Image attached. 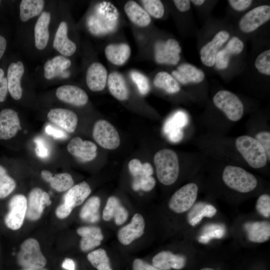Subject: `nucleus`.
<instances>
[{
  "instance_id": "obj_1",
  "label": "nucleus",
  "mask_w": 270,
  "mask_h": 270,
  "mask_svg": "<svg viewBox=\"0 0 270 270\" xmlns=\"http://www.w3.org/2000/svg\"><path fill=\"white\" fill-rule=\"evenodd\" d=\"M119 12L112 3L102 2L94 8L88 20L90 31L96 36H104L114 32L119 23Z\"/></svg>"
},
{
  "instance_id": "obj_2",
  "label": "nucleus",
  "mask_w": 270,
  "mask_h": 270,
  "mask_svg": "<svg viewBox=\"0 0 270 270\" xmlns=\"http://www.w3.org/2000/svg\"><path fill=\"white\" fill-rule=\"evenodd\" d=\"M158 180L162 184L170 186L177 180L180 166L176 152L172 150L164 148L158 150L154 157Z\"/></svg>"
},
{
  "instance_id": "obj_3",
  "label": "nucleus",
  "mask_w": 270,
  "mask_h": 270,
  "mask_svg": "<svg viewBox=\"0 0 270 270\" xmlns=\"http://www.w3.org/2000/svg\"><path fill=\"white\" fill-rule=\"evenodd\" d=\"M235 144L238 151L248 164L254 168L264 166L268 161L266 152L260 143L248 136H242L236 138Z\"/></svg>"
},
{
  "instance_id": "obj_4",
  "label": "nucleus",
  "mask_w": 270,
  "mask_h": 270,
  "mask_svg": "<svg viewBox=\"0 0 270 270\" xmlns=\"http://www.w3.org/2000/svg\"><path fill=\"white\" fill-rule=\"evenodd\" d=\"M222 178L230 188L241 193H248L254 190L258 184L256 178L242 168L227 166L224 168Z\"/></svg>"
},
{
  "instance_id": "obj_5",
  "label": "nucleus",
  "mask_w": 270,
  "mask_h": 270,
  "mask_svg": "<svg viewBox=\"0 0 270 270\" xmlns=\"http://www.w3.org/2000/svg\"><path fill=\"white\" fill-rule=\"evenodd\" d=\"M17 260L23 268H41L46 264L39 242L33 238H28L22 243L18 254Z\"/></svg>"
},
{
  "instance_id": "obj_6",
  "label": "nucleus",
  "mask_w": 270,
  "mask_h": 270,
  "mask_svg": "<svg viewBox=\"0 0 270 270\" xmlns=\"http://www.w3.org/2000/svg\"><path fill=\"white\" fill-rule=\"evenodd\" d=\"M214 105L222 110L230 120L236 122L244 114V105L234 93L226 90L218 92L213 98Z\"/></svg>"
},
{
  "instance_id": "obj_7",
  "label": "nucleus",
  "mask_w": 270,
  "mask_h": 270,
  "mask_svg": "<svg viewBox=\"0 0 270 270\" xmlns=\"http://www.w3.org/2000/svg\"><path fill=\"white\" fill-rule=\"evenodd\" d=\"M198 190V185L194 182L182 186L172 196L168 204L170 209L177 214L188 211L197 198Z\"/></svg>"
},
{
  "instance_id": "obj_8",
  "label": "nucleus",
  "mask_w": 270,
  "mask_h": 270,
  "mask_svg": "<svg viewBox=\"0 0 270 270\" xmlns=\"http://www.w3.org/2000/svg\"><path fill=\"white\" fill-rule=\"evenodd\" d=\"M92 136L94 140L105 149L114 150L120 144V138L116 129L104 120H100L95 122Z\"/></svg>"
},
{
  "instance_id": "obj_9",
  "label": "nucleus",
  "mask_w": 270,
  "mask_h": 270,
  "mask_svg": "<svg viewBox=\"0 0 270 270\" xmlns=\"http://www.w3.org/2000/svg\"><path fill=\"white\" fill-rule=\"evenodd\" d=\"M27 198L22 194L13 196L8 203L9 210L4 218L6 226L12 230L20 229L23 224L27 209Z\"/></svg>"
},
{
  "instance_id": "obj_10",
  "label": "nucleus",
  "mask_w": 270,
  "mask_h": 270,
  "mask_svg": "<svg viewBox=\"0 0 270 270\" xmlns=\"http://www.w3.org/2000/svg\"><path fill=\"white\" fill-rule=\"evenodd\" d=\"M181 48L176 40L158 41L154 46V58L156 62L176 65L180 60Z\"/></svg>"
},
{
  "instance_id": "obj_11",
  "label": "nucleus",
  "mask_w": 270,
  "mask_h": 270,
  "mask_svg": "<svg viewBox=\"0 0 270 270\" xmlns=\"http://www.w3.org/2000/svg\"><path fill=\"white\" fill-rule=\"evenodd\" d=\"M27 200L26 217L32 221L38 220L45 208L52 203L49 194L39 188L31 190Z\"/></svg>"
},
{
  "instance_id": "obj_12",
  "label": "nucleus",
  "mask_w": 270,
  "mask_h": 270,
  "mask_svg": "<svg viewBox=\"0 0 270 270\" xmlns=\"http://www.w3.org/2000/svg\"><path fill=\"white\" fill-rule=\"evenodd\" d=\"M270 18V6L262 5L248 12L239 22L240 29L244 32H250Z\"/></svg>"
},
{
  "instance_id": "obj_13",
  "label": "nucleus",
  "mask_w": 270,
  "mask_h": 270,
  "mask_svg": "<svg viewBox=\"0 0 270 270\" xmlns=\"http://www.w3.org/2000/svg\"><path fill=\"white\" fill-rule=\"evenodd\" d=\"M22 129L18 113L10 108L0 112V140H8L14 137Z\"/></svg>"
},
{
  "instance_id": "obj_14",
  "label": "nucleus",
  "mask_w": 270,
  "mask_h": 270,
  "mask_svg": "<svg viewBox=\"0 0 270 270\" xmlns=\"http://www.w3.org/2000/svg\"><path fill=\"white\" fill-rule=\"evenodd\" d=\"M144 228L145 222L143 216L140 214H136L130 223L118 230V240L122 244L128 245L144 234Z\"/></svg>"
},
{
  "instance_id": "obj_15",
  "label": "nucleus",
  "mask_w": 270,
  "mask_h": 270,
  "mask_svg": "<svg viewBox=\"0 0 270 270\" xmlns=\"http://www.w3.org/2000/svg\"><path fill=\"white\" fill-rule=\"evenodd\" d=\"M67 150L72 156L86 162L94 160L97 155L96 144L90 140H84L78 136L70 140Z\"/></svg>"
},
{
  "instance_id": "obj_16",
  "label": "nucleus",
  "mask_w": 270,
  "mask_h": 270,
  "mask_svg": "<svg viewBox=\"0 0 270 270\" xmlns=\"http://www.w3.org/2000/svg\"><path fill=\"white\" fill-rule=\"evenodd\" d=\"M47 118L50 122L68 132H74L78 126L77 115L68 109H51L48 114Z\"/></svg>"
},
{
  "instance_id": "obj_17",
  "label": "nucleus",
  "mask_w": 270,
  "mask_h": 270,
  "mask_svg": "<svg viewBox=\"0 0 270 270\" xmlns=\"http://www.w3.org/2000/svg\"><path fill=\"white\" fill-rule=\"evenodd\" d=\"M230 34L226 30L218 32L212 40L204 45L200 50L202 62L208 66L214 64L216 57L219 48L229 38Z\"/></svg>"
},
{
  "instance_id": "obj_18",
  "label": "nucleus",
  "mask_w": 270,
  "mask_h": 270,
  "mask_svg": "<svg viewBox=\"0 0 270 270\" xmlns=\"http://www.w3.org/2000/svg\"><path fill=\"white\" fill-rule=\"evenodd\" d=\"M154 169L148 162H145L134 171L131 174L133 179L132 186L135 191L142 190L148 192L152 190L156 185V180L152 174Z\"/></svg>"
},
{
  "instance_id": "obj_19",
  "label": "nucleus",
  "mask_w": 270,
  "mask_h": 270,
  "mask_svg": "<svg viewBox=\"0 0 270 270\" xmlns=\"http://www.w3.org/2000/svg\"><path fill=\"white\" fill-rule=\"evenodd\" d=\"M186 262V258L184 255L168 250L159 252L152 259V264L160 270H181Z\"/></svg>"
},
{
  "instance_id": "obj_20",
  "label": "nucleus",
  "mask_w": 270,
  "mask_h": 270,
  "mask_svg": "<svg viewBox=\"0 0 270 270\" xmlns=\"http://www.w3.org/2000/svg\"><path fill=\"white\" fill-rule=\"evenodd\" d=\"M56 94L61 101L78 106L85 105L88 100L86 93L83 90L72 85H64L58 87Z\"/></svg>"
},
{
  "instance_id": "obj_21",
  "label": "nucleus",
  "mask_w": 270,
  "mask_h": 270,
  "mask_svg": "<svg viewBox=\"0 0 270 270\" xmlns=\"http://www.w3.org/2000/svg\"><path fill=\"white\" fill-rule=\"evenodd\" d=\"M24 72V68L20 61L11 63L8 69L6 78L8 91L15 100H19L22 96V90L20 80Z\"/></svg>"
},
{
  "instance_id": "obj_22",
  "label": "nucleus",
  "mask_w": 270,
  "mask_h": 270,
  "mask_svg": "<svg viewBox=\"0 0 270 270\" xmlns=\"http://www.w3.org/2000/svg\"><path fill=\"white\" fill-rule=\"evenodd\" d=\"M107 78V70L100 63L94 62L87 70L86 82L92 91L99 92L103 90L106 86Z\"/></svg>"
},
{
  "instance_id": "obj_23",
  "label": "nucleus",
  "mask_w": 270,
  "mask_h": 270,
  "mask_svg": "<svg viewBox=\"0 0 270 270\" xmlns=\"http://www.w3.org/2000/svg\"><path fill=\"white\" fill-rule=\"evenodd\" d=\"M76 232L82 237L80 246V250L84 252L100 246L104 238L100 228L96 226L80 227L77 229Z\"/></svg>"
},
{
  "instance_id": "obj_24",
  "label": "nucleus",
  "mask_w": 270,
  "mask_h": 270,
  "mask_svg": "<svg viewBox=\"0 0 270 270\" xmlns=\"http://www.w3.org/2000/svg\"><path fill=\"white\" fill-rule=\"evenodd\" d=\"M71 65V61L63 56H57L48 60L44 65V76L51 80L56 77L66 78L70 72L66 70Z\"/></svg>"
},
{
  "instance_id": "obj_25",
  "label": "nucleus",
  "mask_w": 270,
  "mask_h": 270,
  "mask_svg": "<svg viewBox=\"0 0 270 270\" xmlns=\"http://www.w3.org/2000/svg\"><path fill=\"white\" fill-rule=\"evenodd\" d=\"M91 188L86 182H82L70 188L63 198L64 202L66 207L72 211L81 205L91 193Z\"/></svg>"
},
{
  "instance_id": "obj_26",
  "label": "nucleus",
  "mask_w": 270,
  "mask_h": 270,
  "mask_svg": "<svg viewBox=\"0 0 270 270\" xmlns=\"http://www.w3.org/2000/svg\"><path fill=\"white\" fill-rule=\"evenodd\" d=\"M128 216V211L116 197L112 196L108 198L102 212L104 220L109 221L114 218L116 224L120 226L126 220Z\"/></svg>"
},
{
  "instance_id": "obj_27",
  "label": "nucleus",
  "mask_w": 270,
  "mask_h": 270,
  "mask_svg": "<svg viewBox=\"0 0 270 270\" xmlns=\"http://www.w3.org/2000/svg\"><path fill=\"white\" fill-rule=\"evenodd\" d=\"M172 76L182 84L200 83L204 78V72L195 66L189 64H182L176 70L172 72Z\"/></svg>"
},
{
  "instance_id": "obj_28",
  "label": "nucleus",
  "mask_w": 270,
  "mask_h": 270,
  "mask_svg": "<svg viewBox=\"0 0 270 270\" xmlns=\"http://www.w3.org/2000/svg\"><path fill=\"white\" fill-rule=\"evenodd\" d=\"M244 228L248 240L252 242L262 243L270 239V224L268 221L248 222Z\"/></svg>"
},
{
  "instance_id": "obj_29",
  "label": "nucleus",
  "mask_w": 270,
  "mask_h": 270,
  "mask_svg": "<svg viewBox=\"0 0 270 270\" xmlns=\"http://www.w3.org/2000/svg\"><path fill=\"white\" fill-rule=\"evenodd\" d=\"M68 25L66 22H62L56 30L53 42L54 48L60 54L69 56L76 52V44L68 36Z\"/></svg>"
},
{
  "instance_id": "obj_30",
  "label": "nucleus",
  "mask_w": 270,
  "mask_h": 270,
  "mask_svg": "<svg viewBox=\"0 0 270 270\" xmlns=\"http://www.w3.org/2000/svg\"><path fill=\"white\" fill-rule=\"evenodd\" d=\"M244 46L242 40L238 37H232L226 47L217 53L214 63L216 67L218 69L226 68L228 66L230 56L240 54Z\"/></svg>"
},
{
  "instance_id": "obj_31",
  "label": "nucleus",
  "mask_w": 270,
  "mask_h": 270,
  "mask_svg": "<svg viewBox=\"0 0 270 270\" xmlns=\"http://www.w3.org/2000/svg\"><path fill=\"white\" fill-rule=\"evenodd\" d=\"M50 21V13L44 12L35 24L34 28L35 46L39 50L45 48L48 43L50 36L48 26Z\"/></svg>"
},
{
  "instance_id": "obj_32",
  "label": "nucleus",
  "mask_w": 270,
  "mask_h": 270,
  "mask_svg": "<svg viewBox=\"0 0 270 270\" xmlns=\"http://www.w3.org/2000/svg\"><path fill=\"white\" fill-rule=\"evenodd\" d=\"M41 176L53 189L58 192L67 191L74 186L72 177L67 172L54 174L48 170H42Z\"/></svg>"
},
{
  "instance_id": "obj_33",
  "label": "nucleus",
  "mask_w": 270,
  "mask_h": 270,
  "mask_svg": "<svg viewBox=\"0 0 270 270\" xmlns=\"http://www.w3.org/2000/svg\"><path fill=\"white\" fill-rule=\"evenodd\" d=\"M104 52L108 61L114 64L121 66L128 60L131 50L126 43L110 44L106 46Z\"/></svg>"
},
{
  "instance_id": "obj_34",
  "label": "nucleus",
  "mask_w": 270,
  "mask_h": 270,
  "mask_svg": "<svg viewBox=\"0 0 270 270\" xmlns=\"http://www.w3.org/2000/svg\"><path fill=\"white\" fill-rule=\"evenodd\" d=\"M108 85L110 94L117 100H126L129 96V91L122 75L118 72H111L108 78Z\"/></svg>"
},
{
  "instance_id": "obj_35",
  "label": "nucleus",
  "mask_w": 270,
  "mask_h": 270,
  "mask_svg": "<svg viewBox=\"0 0 270 270\" xmlns=\"http://www.w3.org/2000/svg\"><path fill=\"white\" fill-rule=\"evenodd\" d=\"M124 10L129 19L140 27H146L150 22V15L137 2L133 0L128 1Z\"/></svg>"
},
{
  "instance_id": "obj_36",
  "label": "nucleus",
  "mask_w": 270,
  "mask_h": 270,
  "mask_svg": "<svg viewBox=\"0 0 270 270\" xmlns=\"http://www.w3.org/2000/svg\"><path fill=\"white\" fill-rule=\"evenodd\" d=\"M100 200L97 196L89 198L83 205L80 212V217L84 222L94 223L100 219L99 209Z\"/></svg>"
},
{
  "instance_id": "obj_37",
  "label": "nucleus",
  "mask_w": 270,
  "mask_h": 270,
  "mask_svg": "<svg viewBox=\"0 0 270 270\" xmlns=\"http://www.w3.org/2000/svg\"><path fill=\"white\" fill-rule=\"evenodd\" d=\"M44 1L42 0H22L20 4V18L26 22L39 14L42 10Z\"/></svg>"
},
{
  "instance_id": "obj_38",
  "label": "nucleus",
  "mask_w": 270,
  "mask_h": 270,
  "mask_svg": "<svg viewBox=\"0 0 270 270\" xmlns=\"http://www.w3.org/2000/svg\"><path fill=\"white\" fill-rule=\"evenodd\" d=\"M154 84L156 87L163 89L169 94L176 93L180 88L177 80L166 72H158L154 78Z\"/></svg>"
},
{
  "instance_id": "obj_39",
  "label": "nucleus",
  "mask_w": 270,
  "mask_h": 270,
  "mask_svg": "<svg viewBox=\"0 0 270 270\" xmlns=\"http://www.w3.org/2000/svg\"><path fill=\"white\" fill-rule=\"evenodd\" d=\"M87 258L92 265L98 270H112L106 252L102 248H98L90 252Z\"/></svg>"
},
{
  "instance_id": "obj_40",
  "label": "nucleus",
  "mask_w": 270,
  "mask_h": 270,
  "mask_svg": "<svg viewBox=\"0 0 270 270\" xmlns=\"http://www.w3.org/2000/svg\"><path fill=\"white\" fill-rule=\"evenodd\" d=\"M16 182L10 176L6 169L0 165V198H4L10 195L16 188Z\"/></svg>"
},
{
  "instance_id": "obj_41",
  "label": "nucleus",
  "mask_w": 270,
  "mask_h": 270,
  "mask_svg": "<svg viewBox=\"0 0 270 270\" xmlns=\"http://www.w3.org/2000/svg\"><path fill=\"white\" fill-rule=\"evenodd\" d=\"M144 10L149 14L156 18H161L164 12V6L159 0H143L140 1Z\"/></svg>"
},
{
  "instance_id": "obj_42",
  "label": "nucleus",
  "mask_w": 270,
  "mask_h": 270,
  "mask_svg": "<svg viewBox=\"0 0 270 270\" xmlns=\"http://www.w3.org/2000/svg\"><path fill=\"white\" fill-rule=\"evenodd\" d=\"M130 77L140 94L146 95L148 92L150 90V84L148 78L144 74L133 70L130 72Z\"/></svg>"
},
{
  "instance_id": "obj_43",
  "label": "nucleus",
  "mask_w": 270,
  "mask_h": 270,
  "mask_svg": "<svg viewBox=\"0 0 270 270\" xmlns=\"http://www.w3.org/2000/svg\"><path fill=\"white\" fill-rule=\"evenodd\" d=\"M255 66L262 74L270 75V50H266L256 58L255 61Z\"/></svg>"
},
{
  "instance_id": "obj_44",
  "label": "nucleus",
  "mask_w": 270,
  "mask_h": 270,
  "mask_svg": "<svg viewBox=\"0 0 270 270\" xmlns=\"http://www.w3.org/2000/svg\"><path fill=\"white\" fill-rule=\"evenodd\" d=\"M216 212V209L212 205H206L194 216L189 218V223L194 226L198 224L204 217L212 218Z\"/></svg>"
},
{
  "instance_id": "obj_45",
  "label": "nucleus",
  "mask_w": 270,
  "mask_h": 270,
  "mask_svg": "<svg viewBox=\"0 0 270 270\" xmlns=\"http://www.w3.org/2000/svg\"><path fill=\"white\" fill-rule=\"evenodd\" d=\"M256 210L264 218L270 216V196L268 194H262L258 198L256 202Z\"/></svg>"
},
{
  "instance_id": "obj_46",
  "label": "nucleus",
  "mask_w": 270,
  "mask_h": 270,
  "mask_svg": "<svg viewBox=\"0 0 270 270\" xmlns=\"http://www.w3.org/2000/svg\"><path fill=\"white\" fill-rule=\"evenodd\" d=\"M262 145L270 160V133L269 132L261 131L257 133L254 138Z\"/></svg>"
},
{
  "instance_id": "obj_47",
  "label": "nucleus",
  "mask_w": 270,
  "mask_h": 270,
  "mask_svg": "<svg viewBox=\"0 0 270 270\" xmlns=\"http://www.w3.org/2000/svg\"><path fill=\"white\" fill-rule=\"evenodd\" d=\"M34 141L36 144L35 152L36 155L40 158H47L50 154V148L47 144L40 137L36 138Z\"/></svg>"
},
{
  "instance_id": "obj_48",
  "label": "nucleus",
  "mask_w": 270,
  "mask_h": 270,
  "mask_svg": "<svg viewBox=\"0 0 270 270\" xmlns=\"http://www.w3.org/2000/svg\"><path fill=\"white\" fill-rule=\"evenodd\" d=\"M4 74V71L0 68V102L5 100L8 92L7 78Z\"/></svg>"
},
{
  "instance_id": "obj_49",
  "label": "nucleus",
  "mask_w": 270,
  "mask_h": 270,
  "mask_svg": "<svg viewBox=\"0 0 270 270\" xmlns=\"http://www.w3.org/2000/svg\"><path fill=\"white\" fill-rule=\"evenodd\" d=\"M133 270H160L148 262L140 259L136 258L132 262Z\"/></svg>"
},
{
  "instance_id": "obj_50",
  "label": "nucleus",
  "mask_w": 270,
  "mask_h": 270,
  "mask_svg": "<svg viewBox=\"0 0 270 270\" xmlns=\"http://www.w3.org/2000/svg\"><path fill=\"white\" fill-rule=\"evenodd\" d=\"M46 132L48 134L57 139H64L67 137L64 132L51 124H48L46 126Z\"/></svg>"
},
{
  "instance_id": "obj_51",
  "label": "nucleus",
  "mask_w": 270,
  "mask_h": 270,
  "mask_svg": "<svg viewBox=\"0 0 270 270\" xmlns=\"http://www.w3.org/2000/svg\"><path fill=\"white\" fill-rule=\"evenodd\" d=\"M228 2L231 6L238 11L246 10L252 2L250 0H229Z\"/></svg>"
},
{
  "instance_id": "obj_52",
  "label": "nucleus",
  "mask_w": 270,
  "mask_h": 270,
  "mask_svg": "<svg viewBox=\"0 0 270 270\" xmlns=\"http://www.w3.org/2000/svg\"><path fill=\"white\" fill-rule=\"evenodd\" d=\"M72 212V211L66 207L64 204H62L56 208V214L58 218L63 219L67 218L70 214Z\"/></svg>"
},
{
  "instance_id": "obj_53",
  "label": "nucleus",
  "mask_w": 270,
  "mask_h": 270,
  "mask_svg": "<svg viewBox=\"0 0 270 270\" xmlns=\"http://www.w3.org/2000/svg\"><path fill=\"white\" fill-rule=\"evenodd\" d=\"M173 2L180 12L188 11L190 8V2L188 0H174Z\"/></svg>"
},
{
  "instance_id": "obj_54",
  "label": "nucleus",
  "mask_w": 270,
  "mask_h": 270,
  "mask_svg": "<svg viewBox=\"0 0 270 270\" xmlns=\"http://www.w3.org/2000/svg\"><path fill=\"white\" fill-rule=\"evenodd\" d=\"M62 268L66 270H75V262L71 258H66L62 262Z\"/></svg>"
},
{
  "instance_id": "obj_55",
  "label": "nucleus",
  "mask_w": 270,
  "mask_h": 270,
  "mask_svg": "<svg viewBox=\"0 0 270 270\" xmlns=\"http://www.w3.org/2000/svg\"><path fill=\"white\" fill-rule=\"evenodd\" d=\"M6 47V38L0 35V60L4 54Z\"/></svg>"
},
{
  "instance_id": "obj_56",
  "label": "nucleus",
  "mask_w": 270,
  "mask_h": 270,
  "mask_svg": "<svg viewBox=\"0 0 270 270\" xmlns=\"http://www.w3.org/2000/svg\"><path fill=\"white\" fill-rule=\"evenodd\" d=\"M191 2L196 6H200L202 4L204 0H192Z\"/></svg>"
},
{
  "instance_id": "obj_57",
  "label": "nucleus",
  "mask_w": 270,
  "mask_h": 270,
  "mask_svg": "<svg viewBox=\"0 0 270 270\" xmlns=\"http://www.w3.org/2000/svg\"><path fill=\"white\" fill-rule=\"evenodd\" d=\"M21 270H48L46 268H22Z\"/></svg>"
},
{
  "instance_id": "obj_58",
  "label": "nucleus",
  "mask_w": 270,
  "mask_h": 270,
  "mask_svg": "<svg viewBox=\"0 0 270 270\" xmlns=\"http://www.w3.org/2000/svg\"><path fill=\"white\" fill-rule=\"evenodd\" d=\"M200 270H215L211 268H201Z\"/></svg>"
},
{
  "instance_id": "obj_59",
  "label": "nucleus",
  "mask_w": 270,
  "mask_h": 270,
  "mask_svg": "<svg viewBox=\"0 0 270 270\" xmlns=\"http://www.w3.org/2000/svg\"></svg>"
},
{
  "instance_id": "obj_60",
  "label": "nucleus",
  "mask_w": 270,
  "mask_h": 270,
  "mask_svg": "<svg viewBox=\"0 0 270 270\" xmlns=\"http://www.w3.org/2000/svg\"></svg>"
}]
</instances>
